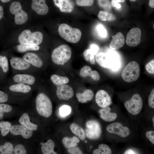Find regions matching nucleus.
I'll return each instance as SVG.
<instances>
[{
  "label": "nucleus",
  "mask_w": 154,
  "mask_h": 154,
  "mask_svg": "<svg viewBox=\"0 0 154 154\" xmlns=\"http://www.w3.org/2000/svg\"><path fill=\"white\" fill-rule=\"evenodd\" d=\"M95 55V53L90 48L86 50L83 53L85 60L86 61H90L92 64H94L95 63L94 56Z\"/></svg>",
  "instance_id": "f704fd0d"
},
{
  "label": "nucleus",
  "mask_w": 154,
  "mask_h": 154,
  "mask_svg": "<svg viewBox=\"0 0 154 154\" xmlns=\"http://www.w3.org/2000/svg\"><path fill=\"white\" fill-rule=\"evenodd\" d=\"M140 67L135 61H131L125 66L122 71L121 76L125 82H131L136 80L139 76Z\"/></svg>",
  "instance_id": "423d86ee"
},
{
  "label": "nucleus",
  "mask_w": 154,
  "mask_h": 154,
  "mask_svg": "<svg viewBox=\"0 0 154 154\" xmlns=\"http://www.w3.org/2000/svg\"><path fill=\"white\" fill-rule=\"evenodd\" d=\"M8 100L7 94L5 93L0 90V103L7 102Z\"/></svg>",
  "instance_id": "a18cd8bd"
},
{
  "label": "nucleus",
  "mask_w": 154,
  "mask_h": 154,
  "mask_svg": "<svg viewBox=\"0 0 154 154\" xmlns=\"http://www.w3.org/2000/svg\"><path fill=\"white\" fill-rule=\"evenodd\" d=\"M38 46L19 44L17 46V51L20 52H24L29 50L37 51L39 50Z\"/></svg>",
  "instance_id": "72a5a7b5"
},
{
  "label": "nucleus",
  "mask_w": 154,
  "mask_h": 154,
  "mask_svg": "<svg viewBox=\"0 0 154 154\" xmlns=\"http://www.w3.org/2000/svg\"><path fill=\"white\" fill-rule=\"evenodd\" d=\"M64 146L67 148L76 147L77 143L80 142L79 139L77 137L74 136L72 138L65 137L62 140Z\"/></svg>",
  "instance_id": "c85d7f7f"
},
{
  "label": "nucleus",
  "mask_w": 154,
  "mask_h": 154,
  "mask_svg": "<svg viewBox=\"0 0 154 154\" xmlns=\"http://www.w3.org/2000/svg\"><path fill=\"white\" fill-rule=\"evenodd\" d=\"M27 150L25 147L21 144L14 146L11 143L6 142L0 145V154H26Z\"/></svg>",
  "instance_id": "9d476101"
},
{
  "label": "nucleus",
  "mask_w": 154,
  "mask_h": 154,
  "mask_svg": "<svg viewBox=\"0 0 154 154\" xmlns=\"http://www.w3.org/2000/svg\"><path fill=\"white\" fill-rule=\"evenodd\" d=\"M130 1L132 2H134L136 0H129Z\"/></svg>",
  "instance_id": "4d7b16f0"
},
{
  "label": "nucleus",
  "mask_w": 154,
  "mask_h": 154,
  "mask_svg": "<svg viewBox=\"0 0 154 154\" xmlns=\"http://www.w3.org/2000/svg\"><path fill=\"white\" fill-rule=\"evenodd\" d=\"M72 108L68 105H64L61 106L59 108V113L60 116L64 117L69 115L71 113Z\"/></svg>",
  "instance_id": "e433bc0d"
},
{
  "label": "nucleus",
  "mask_w": 154,
  "mask_h": 154,
  "mask_svg": "<svg viewBox=\"0 0 154 154\" xmlns=\"http://www.w3.org/2000/svg\"><path fill=\"white\" fill-rule=\"evenodd\" d=\"M52 82L55 85L60 86L68 83L69 81L68 78L66 77L62 76L56 74H53L50 77Z\"/></svg>",
  "instance_id": "c756f323"
},
{
  "label": "nucleus",
  "mask_w": 154,
  "mask_h": 154,
  "mask_svg": "<svg viewBox=\"0 0 154 154\" xmlns=\"http://www.w3.org/2000/svg\"><path fill=\"white\" fill-rule=\"evenodd\" d=\"M56 93L60 100H69L72 98L74 95L72 88L66 84L60 86L56 90Z\"/></svg>",
  "instance_id": "4468645a"
},
{
  "label": "nucleus",
  "mask_w": 154,
  "mask_h": 154,
  "mask_svg": "<svg viewBox=\"0 0 154 154\" xmlns=\"http://www.w3.org/2000/svg\"><path fill=\"white\" fill-rule=\"evenodd\" d=\"M0 66L1 67L3 72H7L9 70L8 59L5 56H0Z\"/></svg>",
  "instance_id": "4c0bfd02"
},
{
  "label": "nucleus",
  "mask_w": 154,
  "mask_h": 154,
  "mask_svg": "<svg viewBox=\"0 0 154 154\" xmlns=\"http://www.w3.org/2000/svg\"><path fill=\"white\" fill-rule=\"evenodd\" d=\"M23 58L28 63L37 67H41L43 64V61L40 58L33 53H26L23 56Z\"/></svg>",
  "instance_id": "6ab92c4d"
},
{
  "label": "nucleus",
  "mask_w": 154,
  "mask_h": 154,
  "mask_svg": "<svg viewBox=\"0 0 154 154\" xmlns=\"http://www.w3.org/2000/svg\"><path fill=\"white\" fill-rule=\"evenodd\" d=\"M9 89L11 91L14 92L26 93L30 91L31 88L28 85L19 83L11 86L9 87Z\"/></svg>",
  "instance_id": "bb28decb"
},
{
  "label": "nucleus",
  "mask_w": 154,
  "mask_h": 154,
  "mask_svg": "<svg viewBox=\"0 0 154 154\" xmlns=\"http://www.w3.org/2000/svg\"><path fill=\"white\" fill-rule=\"evenodd\" d=\"M95 59L99 65L104 68L114 69L119 64L116 54L113 52L99 53L96 55Z\"/></svg>",
  "instance_id": "39448f33"
},
{
  "label": "nucleus",
  "mask_w": 154,
  "mask_h": 154,
  "mask_svg": "<svg viewBox=\"0 0 154 154\" xmlns=\"http://www.w3.org/2000/svg\"><path fill=\"white\" fill-rule=\"evenodd\" d=\"M95 101L100 107L103 108L108 107L112 103L110 96L106 91L103 90L97 92L95 96Z\"/></svg>",
  "instance_id": "2eb2a0df"
},
{
  "label": "nucleus",
  "mask_w": 154,
  "mask_h": 154,
  "mask_svg": "<svg viewBox=\"0 0 154 154\" xmlns=\"http://www.w3.org/2000/svg\"><path fill=\"white\" fill-rule=\"evenodd\" d=\"M94 95V93L92 90L87 89L82 93H77L76 94V96L79 102L84 103L91 100Z\"/></svg>",
  "instance_id": "393cba45"
},
{
  "label": "nucleus",
  "mask_w": 154,
  "mask_h": 154,
  "mask_svg": "<svg viewBox=\"0 0 154 154\" xmlns=\"http://www.w3.org/2000/svg\"><path fill=\"white\" fill-rule=\"evenodd\" d=\"M36 110L40 116L46 118L50 117L52 112V106L51 100L44 93H40L36 97Z\"/></svg>",
  "instance_id": "f257e3e1"
},
{
  "label": "nucleus",
  "mask_w": 154,
  "mask_h": 154,
  "mask_svg": "<svg viewBox=\"0 0 154 154\" xmlns=\"http://www.w3.org/2000/svg\"><path fill=\"white\" fill-rule=\"evenodd\" d=\"M121 5L119 3H118L115 6V7L116 9H119L121 8Z\"/></svg>",
  "instance_id": "864d4df0"
},
{
  "label": "nucleus",
  "mask_w": 154,
  "mask_h": 154,
  "mask_svg": "<svg viewBox=\"0 0 154 154\" xmlns=\"http://www.w3.org/2000/svg\"><path fill=\"white\" fill-rule=\"evenodd\" d=\"M10 132L13 135H20L26 139L31 138L33 133V131L21 124L11 125Z\"/></svg>",
  "instance_id": "ddd939ff"
},
{
  "label": "nucleus",
  "mask_w": 154,
  "mask_h": 154,
  "mask_svg": "<svg viewBox=\"0 0 154 154\" xmlns=\"http://www.w3.org/2000/svg\"><path fill=\"white\" fill-rule=\"evenodd\" d=\"M96 54L98 53L99 50V47L98 46L95 44H92L90 45V48Z\"/></svg>",
  "instance_id": "de8ad7c7"
},
{
  "label": "nucleus",
  "mask_w": 154,
  "mask_h": 154,
  "mask_svg": "<svg viewBox=\"0 0 154 154\" xmlns=\"http://www.w3.org/2000/svg\"><path fill=\"white\" fill-rule=\"evenodd\" d=\"M85 133L86 136L91 139H96L101 133V128L99 122L94 120L88 121L86 124Z\"/></svg>",
  "instance_id": "1a4fd4ad"
},
{
  "label": "nucleus",
  "mask_w": 154,
  "mask_h": 154,
  "mask_svg": "<svg viewBox=\"0 0 154 154\" xmlns=\"http://www.w3.org/2000/svg\"><path fill=\"white\" fill-rule=\"evenodd\" d=\"M137 153L131 149H128L126 150L124 153V154H134Z\"/></svg>",
  "instance_id": "8fccbe9b"
},
{
  "label": "nucleus",
  "mask_w": 154,
  "mask_h": 154,
  "mask_svg": "<svg viewBox=\"0 0 154 154\" xmlns=\"http://www.w3.org/2000/svg\"><path fill=\"white\" fill-rule=\"evenodd\" d=\"M79 75L82 77L90 76L95 81H98L100 79V76L99 73L96 70H92L90 66L86 65L80 69Z\"/></svg>",
  "instance_id": "412c9836"
},
{
  "label": "nucleus",
  "mask_w": 154,
  "mask_h": 154,
  "mask_svg": "<svg viewBox=\"0 0 154 154\" xmlns=\"http://www.w3.org/2000/svg\"><path fill=\"white\" fill-rule=\"evenodd\" d=\"M152 120V122H153V127H154V116L153 117Z\"/></svg>",
  "instance_id": "6e6d98bb"
},
{
  "label": "nucleus",
  "mask_w": 154,
  "mask_h": 154,
  "mask_svg": "<svg viewBox=\"0 0 154 154\" xmlns=\"http://www.w3.org/2000/svg\"><path fill=\"white\" fill-rule=\"evenodd\" d=\"M58 31L61 37L71 43H77L82 36V33L79 29L72 28L66 23L61 24L58 28Z\"/></svg>",
  "instance_id": "f03ea898"
},
{
  "label": "nucleus",
  "mask_w": 154,
  "mask_h": 154,
  "mask_svg": "<svg viewBox=\"0 0 154 154\" xmlns=\"http://www.w3.org/2000/svg\"><path fill=\"white\" fill-rule=\"evenodd\" d=\"M112 38L109 45L110 48L112 50L118 49L124 45L125 39L123 34L120 32L117 33Z\"/></svg>",
  "instance_id": "aec40b11"
},
{
  "label": "nucleus",
  "mask_w": 154,
  "mask_h": 154,
  "mask_svg": "<svg viewBox=\"0 0 154 154\" xmlns=\"http://www.w3.org/2000/svg\"><path fill=\"white\" fill-rule=\"evenodd\" d=\"M149 5L150 7L154 8V0H149Z\"/></svg>",
  "instance_id": "603ef678"
},
{
  "label": "nucleus",
  "mask_w": 154,
  "mask_h": 154,
  "mask_svg": "<svg viewBox=\"0 0 154 154\" xmlns=\"http://www.w3.org/2000/svg\"><path fill=\"white\" fill-rule=\"evenodd\" d=\"M106 129L109 133L116 134L123 138L128 136L130 133V129L128 127L123 126L121 123L117 122L108 125Z\"/></svg>",
  "instance_id": "9b49d317"
},
{
  "label": "nucleus",
  "mask_w": 154,
  "mask_h": 154,
  "mask_svg": "<svg viewBox=\"0 0 154 154\" xmlns=\"http://www.w3.org/2000/svg\"><path fill=\"white\" fill-rule=\"evenodd\" d=\"M70 129L72 132L78 135L80 139L84 140L86 137L84 131L79 125L76 123H72L70 125Z\"/></svg>",
  "instance_id": "cd10ccee"
},
{
  "label": "nucleus",
  "mask_w": 154,
  "mask_h": 154,
  "mask_svg": "<svg viewBox=\"0 0 154 154\" xmlns=\"http://www.w3.org/2000/svg\"><path fill=\"white\" fill-rule=\"evenodd\" d=\"M125 0H111V3L112 6L115 7L116 5L119 2H123Z\"/></svg>",
  "instance_id": "09e8293b"
},
{
  "label": "nucleus",
  "mask_w": 154,
  "mask_h": 154,
  "mask_svg": "<svg viewBox=\"0 0 154 154\" xmlns=\"http://www.w3.org/2000/svg\"><path fill=\"white\" fill-rule=\"evenodd\" d=\"M31 7L34 11L40 15H46L49 11L45 0H32Z\"/></svg>",
  "instance_id": "dca6fc26"
},
{
  "label": "nucleus",
  "mask_w": 154,
  "mask_h": 154,
  "mask_svg": "<svg viewBox=\"0 0 154 154\" xmlns=\"http://www.w3.org/2000/svg\"><path fill=\"white\" fill-rule=\"evenodd\" d=\"M9 9L10 13L15 15L14 21L16 24L22 25L27 21L28 15L22 9L21 5L19 2L15 1L12 3Z\"/></svg>",
  "instance_id": "0eeeda50"
},
{
  "label": "nucleus",
  "mask_w": 154,
  "mask_h": 154,
  "mask_svg": "<svg viewBox=\"0 0 154 154\" xmlns=\"http://www.w3.org/2000/svg\"><path fill=\"white\" fill-rule=\"evenodd\" d=\"M12 0H0L1 2L3 3H6Z\"/></svg>",
  "instance_id": "5fc2aeb1"
},
{
  "label": "nucleus",
  "mask_w": 154,
  "mask_h": 154,
  "mask_svg": "<svg viewBox=\"0 0 154 154\" xmlns=\"http://www.w3.org/2000/svg\"><path fill=\"white\" fill-rule=\"evenodd\" d=\"M124 106L127 111L131 114L135 115L138 114L143 107L141 98L138 94H134L130 99L125 102Z\"/></svg>",
  "instance_id": "6e6552de"
},
{
  "label": "nucleus",
  "mask_w": 154,
  "mask_h": 154,
  "mask_svg": "<svg viewBox=\"0 0 154 154\" xmlns=\"http://www.w3.org/2000/svg\"><path fill=\"white\" fill-rule=\"evenodd\" d=\"M12 110V106L8 104L0 103V120L2 119L5 113L11 112Z\"/></svg>",
  "instance_id": "c9c22d12"
},
{
  "label": "nucleus",
  "mask_w": 154,
  "mask_h": 154,
  "mask_svg": "<svg viewBox=\"0 0 154 154\" xmlns=\"http://www.w3.org/2000/svg\"><path fill=\"white\" fill-rule=\"evenodd\" d=\"M19 121L21 124L33 131H36L38 129V125L31 121L29 115L27 113L23 114L19 118Z\"/></svg>",
  "instance_id": "4be33fe9"
},
{
  "label": "nucleus",
  "mask_w": 154,
  "mask_h": 154,
  "mask_svg": "<svg viewBox=\"0 0 154 154\" xmlns=\"http://www.w3.org/2000/svg\"><path fill=\"white\" fill-rule=\"evenodd\" d=\"M42 34L39 31L32 32L29 29L23 31L19 35L18 41L22 45L38 46L42 42Z\"/></svg>",
  "instance_id": "20e7f679"
},
{
  "label": "nucleus",
  "mask_w": 154,
  "mask_h": 154,
  "mask_svg": "<svg viewBox=\"0 0 154 154\" xmlns=\"http://www.w3.org/2000/svg\"><path fill=\"white\" fill-rule=\"evenodd\" d=\"M146 137L153 144H154V131H149L145 133Z\"/></svg>",
  "instance_id": "c03bdc74"
},
{
  "label": "nucleus",
  "mask_w": 154,
  "mask_h": 154,
  "mask_svg": "<svg viewBox=\"0 0 154 154\" xmlns=\"http://www.w3.org/2000/svg\"><path fill=\"white\" fill-rule=\"evenodd\" d=\"M42 153L43 154H57L54 151L55 145L54 141L51 139L48 140L45 143L40 144Z\"/></svg>",
  "instance_id": "a878e982"
},
{
  "label": "nucleus",
  "mask_w": 154,
  "mask_h": 154,
  "mask_svg": "<svg viewBox=\"0 0 154 154\" xmlns=\"http://www.w3.org/2000/svg\"><path fill=\"white\" fill-rule=\"evenodd\" d=\"M11 66L15 69L23 70L28 69L30 66V64L23 58L18 57H13L10 60Z\"/></svg>",
  "instance_id": "a211bd4d"
},
{
  "label": "nucleus",
  "mask_w": 154,
  "mask_h": 154,
  "mask_svg": "<svg viewBox=\"0 0 154 154\" xmlns=\"http://www.w3.org/2000/svg\"><path fill=\"white\" fill-rule=\"evenodd\" d=\"M72 50L68 45L63 44L55 48L52 52L51 58L55 64L63 65L71 58Z\"/></svg>",
  "instance_id": "7ed1b4c3"
},
{
  "label": "nucleus",
  "mask_w": 154,
  "mask_h": 154,
  "mask_svg": "<svg viewBox=\"0 0 154 154\" xmlns=\"http://www.w3.org/2000/svg\"><path fill=\"white\" fill-rule=\"evenodd\" d=\"M145 69L149 73L154 74V60H153L147 63L145 65Z\"/></svg>",
  "instance_id": "79ce46f5"
},
{
  "label": "nucleus",
  "mask_w": 154,
  "mask_h": 154,
  "mask_svg": "<svg viewBox=\"0 0 154 154\" xmlns=\"http://www.w3.org/2000/svg\"><path fill=\"white\" fill-rule=\"evenodd\" d=\"M4 11L2 7L0 5V20L3 17Z\"/></svg>",
  "instance_id": "3c124183"
},
{
  "label": "nucleus",
  "mask_w": 154,
  "mask_h": 154,
  "mask_svg": "<svg viewBox=\"0 0 154 154\" xmlns=\"http://www.w3.org/2000/svg\"><path fill=\"white\" fill-rule=\"evenodd\" d=\"M54 3L63 13H70L74 7V3L71 0H54Z\"/></svg>",
  "instance_id": "f3484780"
},
{
  "label": "nucleus",
  "mask_w": 154,
  "mask_h": 154,
  "mask_svg": "<svg viewBox=\"0 0 154 154\" xmlns=\"http://www.w3.org/2000/svg\"><path fill=\"white\" fill-rule=\"evenodd\" d=\"M94 0H76V5L79 6L88 7L92 6Z\"/></svg>",
  "instance_id": "ea45409f"
},
{
  "label": "nucleus",
  "mask_w": 154,
  "mask_h": 154,
  "mask_svg": "<svg viewBox=\"0 0 154 154\" xmlns=\"http://www.w3.org/2000/svg\"><path fill=\"white\" fill-rule=\"evenodd\" d=\"M97 17L100 20L104 21H114L116 19L114 15L106 11H100Z\"/></svg>",
  "instance_id": "7c9ffc66"
},
{
  "label": "nucleus",
  "mask_w": 154,
  "mask_h": 154,
  "mask_svg": "<svg viewBox=\"0 0 154 154\" xmlns=\"http://www.w3.org/2000/svg\"><path fill=\"white\" fill-rule=\"evenodd\" d=\"M112 151L110 148L107 145L101 144L99 145L98 148L93 151L94 154H111Z\"/></svg>",
  "instance_id": "473e14b6"
},
{
  "label": "nucleus",
  "mask_w": 154,
  "mask_h": 154,
  "mask_svg": "<svg viewBox=\"0 0 154 154\" xmlns=\"http://www.w3.org/2000/svg\"><path fill=\"white\" fill-rule=\"evenodd\" d=\"M99 5L104 9L108 11L111 9V6L109 0H97Z\"/></svg>",
  "instance_id": "58836bf2"
},
{
  "label": "nucleus",
  "mask_w": 154,
  "mask_h": 154,
  "mask_svg": "<svg viewBox=\"0 0 154 154\" xmlns=\"http://www.w3.org/2000/svg\"><path fill=\"white\" fill-rule=\"evenodd\" d=\"M111 110L110 107H107L100 110L99 111L100 117L106 122L113 121L117 118V114L110 112Z\"/></svg>",
  "instance_id": "5701e85b"
},
{
  "label": "nucleus",
  "mask_w": 154,
  "mask_h": 154,
  "mask_svg": "<svg viewBox=\"0 0 154 154\" xmlns=\"http://www.w3.org/2000/svg\"><path fill=\"white\" fill-rule=\"evenodd\" d=\"M13 81L16 82L31 85L35 81L34 77L26 74H17L13 77Z\"/></svg>",
  "instance_id": "b1692460"
},
{
  "label": "nucleus",
  "mask_w": 154,
  "mask_h": 154,
  "mask_svg": "<svg viewBox=\"0 0 154 154\" xmlns=\"http://www.w3.org/2000/svg\"><path fill=\"white\" fill-rule=\"evenodd\" d=\"M148 104L149 106L151 108L154 109V89H152L148 99Z\"/></svg>",
  "instance_id": "37998d69"
},
{
  "label": "nucleus",
  "mask_w": 154,
  "mask_h": 154,
  "mask_svg": "<svg viewBox=\"0 0 154 154\" xmlns=\"http://www.w3.org/2000/svg\"><path fill=\"white\" fill-rule=\"evenodd\" d=\"M68 152L70 154H82V152L80 148L76 147L68 148Z\"/></svg>",
  "instance_id": "49530a36"
},
{
  "label": "nucleus",
  "mask_w": 154,
  "mask_h": 154,
  "mask_svg": "<svg viewBox=\"0 0 154 154\" xmlns=\"http://www.w3.org/2000/svg\"><path fill=\"white\" fill-rule=\"evenodd\" d=\"M11 126V124L9 121H0V131L2 137H5L8 134Z\"/></svg>",
  "instance_id": "2f4dec72"
},
{
  "label": "nucleus",
  "mask_w": 154,
  "mask_h": 154,
  "mask_svg": "<svg viewBox=\"0 0 154 154\" xmlns=\"http://www.w3.org/2000/svg\"><path fill=\"white\" fill-rule=\"evenodd\" d=\"M141 31L138 28L131 29L127 33L126 39L127 45L131 47H135L138 45L141 40Z\"/></svg>",
  "instance_id": "f8f14e48"
},
{
  "label": "nucleus",
  "mask_w": 154,
  "mask_h": 154,
  "mask_svg": "<svg viewBox=\"0 0 154 154\" xmlns=\"http://www.w3.org/2000/svg\"><path fill=\"white\" fill-rule=\"evenodd\" d=\"M96 29L100 36L105 38L107 35V31L104 26L101 24H99L96 27Z\"/></svg>",
  "instance_id": "a19ab883"
}]
</instances>
